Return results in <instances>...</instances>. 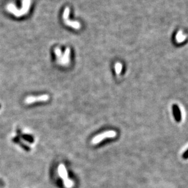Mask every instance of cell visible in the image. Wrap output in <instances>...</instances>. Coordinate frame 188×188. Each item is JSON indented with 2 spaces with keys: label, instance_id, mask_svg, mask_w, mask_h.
Listing matches in <instances>:
<instances>
[{
  "label": "cell",
  "instance_id": "obj_5",
  "mask_svg": "<svg viewBox=\"0 0 188 188\" xmlns=\"http://www.w3.org/2000/svg\"><path fill=\"white\" fill-rule=\"evenodd\" d=\"M70 48H67L64 55H62L61 58L59 60H58V61H59L60 64L64 65L68 63V62L70 61Z\"/></svg>",
  "mask_w": 188,
  "mask_h": 188
},
{
  "label": "cell",
  "instance_id": "obj_4",
  "mask_svg": "<svg viewBox=\"0 0 188 188\" xmlns=\"http://www.w3.org/2000/svg\"><path fill=\"white\" fill-rule=\"evenodd\" d=\"M172 111H173V114L174 118H175V120L177 122H180L182 120V113H181V111L179 108V106L176 104H174L172 106Z\"/></svg>",
  "mask_w": 188,
  "mask_h": 188
},
{
  "label": "cell",
  "instance_id": "obj_3",
  "mask_svg": "<svg viewBox=\"0 0 188 188\" xmlns=\"http://www.w3.org/2000/svg\"><path fill=\"white\" fill-rule=\"evenodd\" d=\"M49 99V96L48 95H42L38 96H27L25 100V103L26 104H31L36 102H43L46 101Z\"/></svg>",
  "mask_w": 188,
  "mask_h": 188
},
{
  "label": "cell",
  "instance_id": "obj_7",
  "mask_svg": "<svg viewBox=\"0 0 188 188\" xmlns=\"http://www.w3.org/2000/svg\"><path fill=\"white\" fill-rule=\"evenodd\" d=\"M122 64H120V63H117L115 64V72L117 74H119L121 72V70H122Z\"/></svg>",
  "mask_w": 188,
  "mask_h": 188
},
{
  "label": "cell",
  "instance_id": "obj_1",
  "mask_svg": "<svg viewBox=\"0 0 188 188\" xmlns=\"http://www.w3.org/2000/svg\"><path fill=\"white\" fill-rule=\"evenodd\" d=\"M31 3V0H23V8L20 10H17V8H15V6L12 4L8 6V9L15 16L20 17L27 13L30 9Z\"/></svg>",
  "mask_w": 188,
  "mask_h": 188
},
{
  "label": "cell",
  "instance_id": "obj_2",
  "mask_svg": "<svg viewBox=\"0 0 188 188\" xmlns=\"http://www.w3.org/2000/svg\"><path fill=\"white\" fill-rule=\"evenodd\" d=\"M116 135L117 133L115 131H105L100 134L96 136L92 140V144L94 145L98 144L102 141L104 140L106 138H114L116 136Z\"/></svg>",
  "mask_w": 188,
  "mask_h": 188
},
{
  "label": "cell",
  "instance_id": "obj_8",
  "mask_svg": "<svg viewBox=\"0 0 188 188\" xmlns=\"http://www.w3.org/2000/svg\"><path fill=\"white\" fill-rule=\"evenodd\" d=\"M183 158L184 159H187L188 158V149L184 152V153L183 155Z\"/></svg>",
  "mask_w": 188,
  "mask_h": 188
},
{
  "label": "cell",
  "instance_id": "obj_6",
  "mask_svg": "<svg viewBox=\"0 0 188 188\" xmlns=\"http://www.w3.org/2000/svg\"><path fill=\"white\" fill-rule=\"evenodd\" d=\"M64 22H65V25L71 26V27H73V28L76 29V30H79V29H80V27H81L80 23L77 22H72V21H70L68 20H65Z\"/></svg>",
  "mask_w": 188,
  "mask_h": 188
}]
</instances>
